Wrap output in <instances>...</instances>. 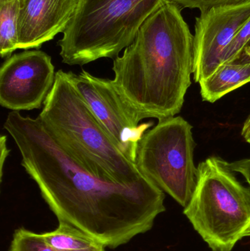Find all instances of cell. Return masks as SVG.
I'll use <instances>...</instances> for the list:
<instances>
[{
    "label": "cell",
    "mask_w": 250,
    "mask_h": 251,
    "mask_svg": "<svg viewBox=\"0 0 250 251\" xmlns=\"http://www.w3.org/2000/svg\"><path fill=\"white\" fill-rule=\"evenodd\" d=\"M250 82V57L242 53L237 60L225 63L200 82L204 101L214 103L239 87Z\"/></svg>",
    "instance_id": "obj_11"
},
{
    "label": "cell",
    "mask_w": 250,
    "mask_h": 251,
    "mask_svg": "<svg viewBox=\"0 0 250 251\" xmlns=\"http://www.w3.org/2000/svg\"><path fill=\"white\" fill-rule=\"evenodd\" d=\"M196 146L192 126L181 116L159 120L138 146L139 171L183 208L198 184V168L194 163Z\"/></svg>",
    "instance_id": "obj_6"
},
{
    "label": "cell",
    "mask_w": 250,
    "mask_h": 251,
    "mask_svg": "<svg viewBox=\"0 0 250 251\" xmlns=\"http://www.w3.org/2000/svg\"><path fill=\"white\" fill-rule=\"evenodd\" d=\"M0 151H1V155H0V179H1V182L3 174H4V163H5L6 159L10 152L7 146V136L4 135V134H2L0 137Z\"/></svg>",
    "instance_id": "obj_18"
},
{
    "label": "cell",
    "mask_w": 250,
    "mask_h": 251,
    "mask_svg": "<svg viewBox=\"0 0 250 251\" xmlns=\"http://www.w3.org/2000/svg\"><path fill=\"white\" fill-rule=\"evenodd\" d=\"M42 235L56 251H106L105 246L96 239L63 221H59L54 231Z\"/></svg>",
    "instance_id": "obj_12"
},
{
    "label": "cell",
    "mask_w": 250,
    "mask_h": 251,
    "mask_svg": "<svg viewBox=\"0 0 250 251\" xmlns=\"http://www.w3.org/2000/svg\"><path fill=\"white\" fill-rule=\"evenodd\" d=\"M73 81L91 111L120 150L136 162L139 141L154 123L143 120L119 94L113 80L98 77L82 69Z\"/></svg>",
    "instance_id": "obj_7"
},
{
    "label": "cell",
    "mask_w": 250,
    "mask_h": 251,
    "mask_svg": "<svg viewBox=\"0 0 250 251\" xmlns=\"http://www.w3.org/2000/svg\"><path fill=\"white\" fill-rule=\"evenodd\" d=\"M38 117L63 149L97 176L126 184L145 178L94 116L73 83V72H56Z\"/></svg>",
    "instance_id": "obj_3"
},
{
    "label": "cell",
    "mask_w": 250,
    "mask_h": 251,
    "mask_svg": "<svg viewBox=\"0 0 250 251\" xmlns=\"http://www.w3.org/2000/svg\"><path fill=\"white\" fill-rule=\"evenodd\" d=\"M250 19V2L212 7L201 13L194 35L193 75L201 82L223 65L225 52Z\"/></svg>",
    "instance_id": "obj_9"
},
{
    "label": "cell",
    "mask_w": 250,
    "mask_h": 251,
    "mask_svg": "<svg viewBox=\"0 0 250 251\" xmlns=\"http://www.w3.org/2000/svg\"><path fill=\"white\" fill-rule=\"evenodd\" d=\"M229 168L211 156L198 167V184L183 214L211 251H231L250 237V188Z\"/></svg>",
    "instance_id": "obj_5"
},
{
    "label": "cell",
    "mask_w": 250,
    "mask_h": 251,
    "mask_svg": "<svg viewBox=\"0 0 250 251\" xmlns=\"http://www.w3.org/2000/svg\"><path fill=\"white\" fill-rule=\"evenodd\" d=\"M165 0H79L57 43L63 63L84 66L114 58L129 47L139 28Z\"/></svg>",
    "instance_id": "obj_4"
},
{
    "label": "cell",
    "mask_w": 250,
    "mask_h": 251,
    "mask_svg": "<svg viewBox=\"0 0 250 251\" xmlns=\"http://www.w3.org/2000/svg\"><path fill=\"white\" fill-rule=\"evenodd\" d=\"M242 53H244V54H246L247 56L250 57V41L249 44L246 46V47H245Z\"/></svg>",
    "instance_id": "obj_20"
},
{
    "label": "cell",
    "mask_w": 250,
    "mask_h": 251,
    "mask_svg": "<svg viewBox=\"0 0 250 251\" xmlns=\"http://www.w3.org/2000/svg\"><path fill=\"white\" fill-rule=\"evenodd\" d=\"M242 135L244 139L250 144V115L244 124Z\"/></svg>",
    "instance_id": "obj_19"
},
{
    "label": "cell",
    "mask_w": 250,
    "mask_h": 251,
    "mask_svg": "<svg viewBox=\"0 0 250 251\" xmlns=\"http://www.w3.org/2000/svg\"><path fill=\"white\" fill-rule=\"evenodd\" d=\"M11 1V0H0V3L5 2V1Z\"/></svg>",
    "instance_id": "obj_21"
},
{
    "label": "cell",
    "mask_w": 250,
    "mask_h": 251,
    "mask_svg": "<svg viewBox=\"0 0 250 251\" xmlns=\"http://www.w3.org/2000/svg\"><path fill=\"white\" fill-rule=\"evenodd\" d=\"M174 3L181 9H198L201 13L212 7L237 5L250 2V0H165Z\"/></svg>",
    "instance_id": "obj_15"
},
{
    "label": "cell",
    "mask_w": 250,
    "mask_h": 251,
    "mask_svg": "<svg viewBox=\"0 0 250 251\" xmlns=\"http://www.w3.org/2000/svg\"><path fill=\"white\" fill-rule=\"evenodd\" d=\"M9 251H56L44 240L42 234L26 228L15 231Z\"/></svg>",
    "instance_id": "obj_14"
},
{
    "label": "cell",
    "mask_w": 250,
    "mask_h": 251,
    "mask_svg": "<svg viewBox=\"0 0 250 251\" xmlns=\"http://www.w3.org/2000/svg\"><path fill=\"white\" fill-rule=\"evenodd\" d=\"M250 41V19L230 43L225 52L223 65L237 60Z\"/></svg>",
    "instance_id": "obj_16"
},
{
    "label": "cell",
    "mask_w": 250,
    "mask_h": 251,
    "mask_svg": "<svg viewBox=\"0 0 250 251\" xmlns=\"http://www.w3.org/2000/svg\"><path fill=\"white\" fill-rule=\"evenodd\" d=\"M194 35L182 9L164 1L139 28L133 42L113 60V84L142 119L180 113L193 74Z\"/></svg>",
    "instance_id": "obj_2"
},
{
    "label": "cell",
    "mask_w": 250,
    "mask_h": 251,
    "mask_svg": "<svg viewBox=\"0 0 250 251\" xmlns=\"http://www.w3.org/2000/svg\"><path fill=\"white\" fill-rule=\"evenodd\" d=\"M227 165L233 172L242 174L250 185V158L232 162H227Z\"/></svg>",
    "instance_id": "obj_17"
},
{
    "label": "cell",
    "mask_w": 250,
    "mask_h": 251,
    "mask_svg": "<svg viewBox=\"0 0 250 251\" xmlns=\"http://www.w3.org/2000/svg\"><path fill=\"white\" fill-rule=\"evenodd\" d=\"M19 50H38L67 29L79 0H19Z\"/></svg>",
    "instance_id": "obj_10"
},
{
    "label": "cell",
    "mask_w": 250,
    "mask_h": 251,
    "mask_svg": "<svg viewBox=\"0 0 250 251\" xmlns=\"http://www.w3.org/2000/svg\"><path fill=\"white\" fill-rule=\"evenodd\" d=\"M51 57L41 50H25L6 58L0 69V104L12 111L37 110L55 81Z\"/></svg>",
    "instance_id": "obj_8"
},
{
    "label": "cell",
    "mask_w": 250,
    "mask_h": 251,
    "mask_svg": "<svg viewBox=\"0 0 250 251\" xmlns=\"http://www.w3.org/2000/svg\"><path fill=\"white\" fill-rule=\"evenodd\" d=\"M19 0L0 3V54L2 58L10 57L19 50Z\"/></svg>",
    "instance_id": "obj_13"
},
{
    "label": "cell",
    "mask_w": 250,
    "mask_h": 251,
    "mask_svg": "<svg viewBox=\"0 0 250 251\" xmlns=\"http://www.w3.org/2000/svg\"><path fill=\"white\" fill-rule=\"evenodd\" d=\"M4 128L14 140L21 165L58 221L116 249L154 226L165 212V195L145 176L132 184L104 179L85 169L55 141L39 118L7 115Z\"/></svg>",
    "instance_id": "obj_1"
}]
</instances>
